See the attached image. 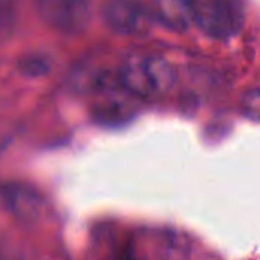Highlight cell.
<instances>
[{
    "label": "cell",
    "instance_id": "obj_7",
    "mask_svg": "<svg viewBox=\"0 0 260 260\" xmlns=\"http://www.w3.org/2000/svg\"><path fill=\"white\" fill-rule=\"evenodd\" d=\"M15 9L11 0H0V43L5 41L14 30Z\"/></svg>",
    "mask_w": 260,
    "mask_h": 260
},
{
    "label": "cell",
    "instance_id": "obj_4",
    "mask_svg": "<svg viewBox=\"0 0 260 260\" xmlns=\"http://www.w3.org/2000/svg\"><path fill=\"white\" fill-rule=\"evenodd\" d=\"M107 26L117 35L146 34L152 24V12L142 0H107L102 8Z\"/></svg>",
    "mask_w": 260,
    "mask_h": 260
},
{
    "label": "cell",
    "instance_id": "obj_1",
    "mask_svg": "<svg viewBox=\"0 0 260 260\" xmlns=\"http://www.w3.org/2000/svg\"><path fill=\"white\" fill-rule=\"evenodd\" d=\"M119 81L136 98L157 99L174 88L177 72L161 55L136 53L123 61L119 70Z\"/></svg>",
    "mask_w": 260,
    "mask_h": 260
},
{
    "label": "cell",
    "instance_id": "obj_6",
    "mask_svg": "<svg viewBox=\"0 0 260 260\" xmlns=\"http://www.w3.org/2000/svg\"><path fill=\"white\" fill-rule=\"evenodd\" d=\"M2 197L8 209L20 219L34 221L43 212L41 197L30 187L20 183H11L2 187Z\"/></svg>",
    "mask_w": 260,
    "mask_h": 260
},
{
    "label": "cell",
    "instance_id": "obj_2",
    "mask_svg": "<svg viewBox=\"0 0 260 260\" xmlns=\"http://www.w3.org/2000/svg\"><path fill=\"white\" fill-rule=\"evenodd\" d=\"M247 18L242 0H200L195 8V24L215 40L235 37Z\"/></svg>",
    "mask_w": 260,
    "mask_h": 260
},
{
    "label": "cell",
    "instance_id": "obj_3",
    "mask_svg": "<svg viewBox=\"0 0 260 260\" xmlns=\"http://www.w3.org/2000/svg\"><path fill=\"white\" fill-rule=\"evenodd\" d=\"M35 8L49 27L67 35L84 32L91 20L90 0H35Z\"/></svg>",
    "mask_w": 260,
    "mask_h": 260
},
{
    "label": "cell",
    "instance_id": "obj_8",
    "mask_svg": "<svg viewBox=\"0 0 260 260\" xmlns=\"http://www.w3.org/2000/svg\"><path fill=\"white\" fill-rule=\"evenodd\" d=\"M244 110L248 111L250 117L257 120V111H259V91H257V88H253L245 96V99H244Z\"/></svg>",
    "mask_w": 260,
    "mask_h": 260
},
{
    "label": "cell",
    "instance_id": "obj_5",
    "mask_svg": "<svg viewBox=\"0 0 260 260\" xmlns=\"http://www.w3.org/2000/svg\"><path fill=\"white\" fill-rule=\"evenodd\" d=\"M197 0H152V17L174 32H186L195 24Z\"/></svg>",
    "mask_w": 260,
    "mask_h": 260
}]
</instances>
